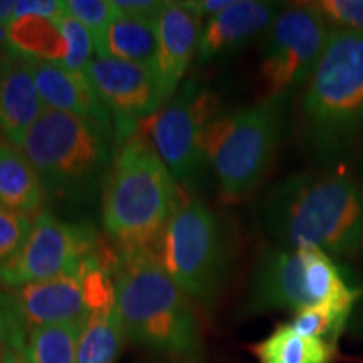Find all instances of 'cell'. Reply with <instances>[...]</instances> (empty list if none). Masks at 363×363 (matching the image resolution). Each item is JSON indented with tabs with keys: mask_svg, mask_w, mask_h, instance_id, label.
<instances>
[{
	"mask_svg": "<svg viewBox=\"0 0 363 363\" xmlns=\"http://www.w3.org/2000/svg\"><path fill=\"white\" fill-rule=\"evenodd\" d=\"M57 21L62 33L66 35L67 45H69V54H67L66 62L62 66H66L72 72L84 74L86 67L91 62V56H93L94 40L88 30L78 21L67 16L66 12L62 16H59Z\"/></svg>",
	"mask_w": 363,
	"mask_h": 363,
	"instance_id": "obj_27",
	"label": "cell"
},
{
	"mask_svg": "<svg viewBox=\"0 0 363 363\" xmlns=\"http://www.w3.org/2000/svg\"><path fill=\"white\" fill-rule=\"evenodd\" d=\"M157 49L155 21L121 16L118 12L103 40L96 45L98 56L135 62V65L148 66L152 69H155Z\"/></svg>",
	"mask_w": 363,
	"mask_h": 363,
	"instance_id": "obj_19",
	"label": "cell"
},
{
	"mask_svg": "<svg viewBox=\"0 0 363 363\" xmlns=\"http://www.w3.org/2000/svg\"><path fill=\"white\" fill-rule=\"evenodd\" d=\"M261 217L286 249L348 257L363 246V189L347 175L299 172L286 177L266 194Z\"/></svg>",
	"mask_w": 363,
	"mask_h": 363,
	"instance_id": "obj_1",
	"label": "cell"
},
{
	"mask_svg": "<svg viewBox=\"0 0 363 363\" xmlns=\"http://www.w3.org/2000/svg\"><path fill=\"white\" fill-rule=\"evenodd\" d=\"M116 310L126 338L150 350L194 355L201 347L189 296L152 251H118L113 262Z\"/></svg>",
	"mask_w": 363,
	"mask_h": 363,
	"instance_id": "obj_4",
	"label": "cell"
},
{
	"mask_svg": "<svg viewBox=\"0 0 363 363\" xmlns=\"http://www.w3.org/2000/svg\"><path fill=\"white\" fill-rule=\"evenodd\" d=\"M155 22L158 40L155 72L165 93L172 98L197 54L201 19L184 2H165Z\"/></svg>",
	"mask_w": 363,
	"mask_h": 363,
	"instance_id": "obj_15",
	"label": "cell"
},
{
	"mask_svg": "<svg viewBox=\"0 0 363 363\" xmlns=\"http://www.w3.org/2000/svg\"><path fill=\"white\" fill-rule=\"evenodd\" d=\"M27 328L86 321L89 316L83 281L79 276L40 281L7 288Z\"/></svg>",
	"mask_w": 363,
	"mask_h": 363,
	"instance_id": "obj_14",
	"label": "cell"
},
{
	"mask_svg": "<svg viewBox=\"0 0 363 363\" xmlns=\"http://www.w3.org/2000/svg\"><path fill=\"white\" fill-rule=\"evenodd\" d=\"M45 202L39 175L21 150L0 145V206L38 217Z\"/></svg>",
	"mask_w": 363,
	"mask_h": 363,
	"instance_id": "obj_18",
	"label": "cell"
},
{
	"mask_svg": "<svg viewBox=\"0 0 363 363\" xmlns=\"http://www.w3.org/2000/svg\"><path fill=\"white\" fill-rule=\"evenodd\" d=\"M35 219L0 206V267L19 254L34 229Z\"/></svg>",
	"mask_w": 363,
	"mask_h": 363,
	"instance_id": "obj_26",
	"label": "cell"
},
{
	"mask_svg": "<svg viewBox=\"0 0 363 363\" xmlns=\"http://www.w3.org/2000/svg\"><path fill=\"white\" fill-rule=\"evenodd\" d=\"M84 76L110 111L116 143L130 140L140 121L152 118L170 99L155 69L148 66L96 56Z\"/></svg>",
	"mask_w": 363,
	"mask_h": 363,
	"instance_id": "obj_12",
	"label": "cell"
},
{
	"mask_svg": "<svg viewBox=\"0 0 363 363\" xmlns=\"http://www.w3.org/2000/svg\"><path fill=\"white\" fill-rule=\"evenodd\" d=\"M0 363H30L21 353L11 350V348L2 347V355H0Z\"/></svg>",
	"mask_w": 363,
	"mask_h": 363,
	"instance_id": "obj_34",
	"label": "cell"
},
{
	"mask_svg": "<svg viewBox=\"0 0 363 363\" xmlns=\"http://www.w3.org/2000/svg\"><path fill=\"white\" fill-rule=\"evenodd\" d=\"M125 338L116 306L91 313L81 331L76 363H115Z\"/></svg>",
	"mask_w": 363,
	"mask_h": 363,
	"instance_id": "obj_22",
	"label": "cell"
},
{
	"mask_svg": "<svg viewBox=\"0 0 363 363\" xmlns=\"http://www.w3.org/2000/svg\"><path fill=\"white\" fill-rule=\"evenodd\" d=\"M66 12V2L61 0H19L13 4L12 21L21 17L35 16V17H59Z\"/></svg>",
	"mask_w": 363,
	"mask_h": 363,
	"instance_id": "obj_29",
	"label": "cell"
},
{
	"mask_svg": "<svg viewBox=\"0 0 363 363\" xmlns=\"http://www.w3.org/2000/svg\"><path fill=\"white\" fill-rule=\"evenodd\" d=\"M158 261L187 296L211 306L229 266V249L219 217L199 199L179 202L158 246Z\"/></svg>",
	"mask_w": 363,
	"mask_h": 363,
	"instance_id": "obj_7",
	"label": "cell"
},
{
	"mask_svg": "<svg viewBox=\"0 0 363 363\" xmlns=\"http://www.w3.org/2000/svg\"><path fill=\"white\" fill-rule=\"evenodd\" d=\"M259 363H333L337 345L303 337L291 325H279L262 342L252 347Z\"/></svg>",
	"mask_w": 363,
	"mask_h": 363,
	"instance_id": "obj_21",
	"label": "cell"
},
{
	"mask_svg": "<svg viewBox=\"0 0 363 363\" xmlns=\"http://www.w3.org/2000/svg\"><path fill=\"white\" fill-rule=\"evenodd\" d=\"M234 0H187L184 2V6L189 9L199 19H211V17L217 16L222 11H225L227 7L233 4Z\"/></svg>",
	"mask_w": 363,
	"mask_h": 363,
	"instance_id": "obj_31",
	"label": "cell"
},
{
	"mask_svg": "<svg viewBox=\"0 0 363 363\" xmlns=\"http://www.w3.org/2000/svg\"><path fill=\"white\" fill-rule=\"evenodd\" d=\"M33 74L39 96L48 110L88 118L115 133L110 111L94 93L84 74L72 72L59 62L39 59H33Z\"/></svg>",
	"mask_w": 363,
	"mask_h": 363,
	"instance_id": "obj_17",
	"label": "cell"
},
{
	"mask_svg": "<svg viewBox=\"0 0 363 363\" xmlns=\"http://www.w3.org/2000/svg\"><path fill=\"white\" fill-rule=\"evenodd\" d=\"M216 106L214 94L189 79L150 120L153 147L182 187H194L207 167L203 138L217 116Z\"/></svg>",
	"mask_w": 363,
	"mask_h": 363,
	"instance_id": "obj_10",
	"label": "cell"
},
{
	"mask_svg": "<svg viewBox=\"0 0 363 363\" xmlns=\"http://www.w3.org/2000/svg\"><path fill=\"white\" fill-rule=\"evenodd\" d=\"M362 289L345 279L333 257L318 249H264L252 276L249 313L294 310L330 299H358Z\"/></svg>",
	"mask_w": 363,
	"mask_h": 363,
	"instance_id": "obj_8",
	"label": "cell"
},
{
	"mask_svg": "<svg viewBox=\"0 0 363 363\" xmlns=\"http://www.w3.org/2000/svg\"><path fill=\"white\" fill-rule=\"evenodd\" d=\"M357 301L358 299H330L320 305L303 308L296 311V316L289 325L303 337L337 345Z\"/></svg>",
	"mask_w": 363,
	"mask_h": 363,
	"instance_id": "obj_24",
	"label": "cell"
},
{
	"mask_svg": "<svg viewBox=\"0 0 363 363\" xmlns=\"http://www.w3.org/2000/svg\"><path fill=\"white\" fill-rule=\"evenodd\" d=\"M311 147L335 160L363 130V33L333 27L301 99Z\"/></svg>",
	"mask_w": 363,
	"mask_h": 363,
	"instance_id": "obj_5",
	"label": "cell"
},
{
	"mask_svg": "<svg viewBox=\"0 0 363 363\" xmlns=\"http://www.w3.org/2000/svg\"><path fill=\"white\" fill-rule=\"evenodd\" d=\"M13 51V48L9 43L7 27H0V76H2L4 67L7 65V59Z\"/></svg>",
	"mask_w": 363,
	"mask_h": 363,
	"instance_id": "obj_32",
	"label": "cell"
},
{
	"mask_svg": "<svg viewBox=\"0 0 363 363\" xmlns=\"http://www.w3.org/2000/svg\"><path fill=\"white\" fill-rule=\"evenodd\" d=\"M84 321L38 326L29 331L24 352L30 363H76L78 343Z\"/></svg>",
	"mask_w": 363,
	"mask_h": 363,
	"instance_id": "obj_23",
	"label": "cell"
},
{
	"mask_svg": "<svg viewBox=\"0 0 363 363\" xmlns=\"http://www.w3.org/2000/svg\"><path fill=\"white\" fill-rule=\"evenodd\" d=\"M45 110L33 74V59L13 49L0 76V133L21 150L33 125Z\"/></svg>",
	"mask_w": 363,
	"mask_h": 363,
	"instance_id": "obj_16",
	"label": "cell"
},
{
	"mask_svg": "<svg viewBox=\"0 0 363 363\" xmlns=\"http://www.w3.org/2000/svg\"><path fill=\"white\" fill-rule=\"evenodd\" d=\"M180 190L155 147L133 135L121 145L103 190L101 219L118 251L158 252Z\"/></svg>",
	"mask_w": 363,
	"mask_h": 363,
	"instance_id": "obj_3",
	"label": "cell"
},
{
	"mask_svg": "<svg viewBox=\"0 0 363 363\" xmlns=\"http://www.w3.org/2000/svg\"><path fill=\"white\" fill-rule=\"evenodd\" d=\"M115 143L106 126L45 108L21 152L39 175L45 199L78 208L103 194L115 163Z\"/></svg>",
	"mask_w": 363,
	"mask_h": 363,
	"instance_id": "obj_2",
	"label": "cell"
},
{
	"mask_svg": "<svg viewBox=\"0 0 363 363\" xmlns=\"http://www.w3.org/2000/svg\"><path fill=\"white\" fill-rule=\"evenodd\" d=\"M111 4L121 16L157 21L165 2H157V0H111Z\"/></svg>",
	"mask_w": 363,
	"mask_h": 363,
	"instance_id": "obj_30",
	"label": "cell"
},
{
	"mask_svg": "<svg viewBox=\"0 0 363 363\" xmlns=\"http://www.w3.org/2000/svg\"><path fill=\"white\" fill-rule=\"evenodd\" d=\"M283 11L278 2L234 0L225 11L207 19L199 39L197 59L201 65L217 61L247 45L267 29Z\"/></svg>",
	"mask_w": 363,
	"mask_h": 363,
	"instance_id": "obj_13",
	"label": "cell"
},
{
	"mask_svg": "<svg viewBox=\"0 0 363 363\" xmlns=\"http://www.w3.org/2000/svg\"><path fill=\"white\" fill-rule=\"evenodd\" d=\"M7 38L17 52L30 59L65 65L69 54L57 17H21L7 26Z\"/></svg>",
	"mask_w": 363,
	"mask_h": 363,
	"instance_id": "obj_20",
	"label": "cell"
},
{
	"mask_svg": "<svg viewBox=\"0 0 363 363\" xmlns=\"http://www.w3.org/2000/svg\"><path fill=\"white\" fill-rule=\"evenodd\" d=\"M66 13L88 30L96 51V45L101 43L111 21L116 17V9L111 0H69L66 2Z\"/></svg>",
	"mask_w": 363,
	"mask_h": 363,
	"instance_id": "obj_25",
	"label": "cell"
},
{
	"mask_svg": "<svg viewBox=\"0 0 363 363\" xmlns=\"http://www.w3.org/2000/svg\"><path fill=\"white\" fill-rule=\"evenodd\" d=\"M0 355H2V345H0Z\"/></svg>",
	"mask_w": 363,
	"mask_h": 363,
	"instance_id": "obj_35",
	"label": "cell"
},
{
	"mask_svg": "<svg viewBox=\"0 0 363 363\" xmlns=\"http://www.w3.org/2000/svg\"><path fill=\"white\" fill-rule=\"evenodd\" d=\"M99 249L89 225L61 220L52 212L43 211L19 254L0 267V284L19 288L61 276H78L81 266Z\"/></svg>",
	"mask_w": 363,
	"mask_h": 363,
	"instance_id": "obj_11",
	"label": "cell"
},
{
	"mask_svg": "<svg viewBox=\"0 0 363 363\" xmlns=\"http://www.w3.org/2000/svg\"><path fill=\"white\" fill-rule=\"evenodd\" d=\"M331 24L313 4L283 9L262 39L261 79L266 96L289 94L306 84L326 43Z\"/></svg>",
	"mask_w": 363,
	"mask_h": 363,
	"instance_id": "obj_9",
	"label": "cell"
},
{
	"mask_svg": "<svg viewBox=\"0 0 363 363\" xmlns=\"http://www.w3.org/2000/svg\"><path fill=\"white\" fill-rule=\"evenodd\" d=\"M13 4L12 0H0V27H7L12 22Z\"/></svg>",
	"mask_w": 363,
	"mask_h": 363,
	"instance_id": "obj_33",
	"label": "cell"
},
{
	"mask_svg": "<svg viewBox=\"0 0 363 363\" xmlns=\"http://www.w3.org/2000/svg\"><path fill=\"white\" fill-rule=\"evenodd\" d=\"M286 104L288 94L266 96L208 125L203 152L224 202L244 201L261 185L283 133Z\"/></svg>",
	"mask_w": 363,
	"mask_h": 363,
	"instance_id": "obj_6",
	"label": "cell"
},
{
	"mask_svg": "<svg viewBox=\"0 0 363 363\" xmlns=\"http://www.w3.org/2000/svg\"><path fill=\"white\" fill-rule=\"evenodd\" d=\"M311 4L331 27L363 33V0H318Z\"/></svg>",
	"mask_w": 363,
	"mask_h": 363,
	"instance_id": "obj_28",
	"label": "cell"
}]
</instances>
